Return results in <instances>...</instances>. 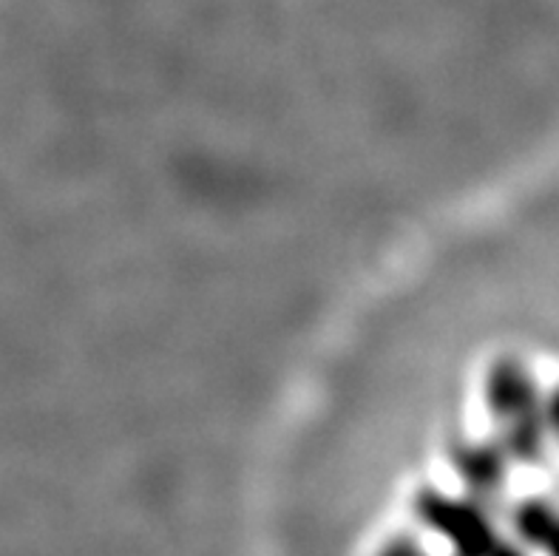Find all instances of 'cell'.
<instances>
[{"label": "cell", "mask_w": 559, "mask_h": 556, "mask_svg": "<svg viewBox=\"0 0 559 556\" xmlns=\"http://www.w3.org/2000/svg\"><path fill=\"white\" fill-rule=\"evenodd\" d=\"M546 423H548V440L559 446V387L546 392Z\"/></svg>", "instance_id": "obj_1"}]
</instances>
